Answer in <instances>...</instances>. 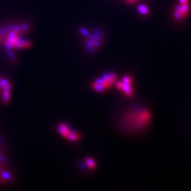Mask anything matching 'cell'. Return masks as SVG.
<instances>
[{"label":"cell","mask_w":191,"mask_h":191,"mask_svg":"<svg viewBox=\"0 0 191 191\" xmlns=\"http://www.w3.org/2000/svg\"><path fill=\"white\" fill-rule=\"evenodd\" d=\"M86 165L88 166V167L91 169H94L95 167H96V163H95L94 160H93L92 158H91V157L86 158Z\"/></svg>","instance_id":"obj_7"},{"label":"cell","mask_w":191,"mask_h":191,"mask_svg":"<svg viewBox=\"0 0 191 191\" xmlns=\"http://www.w3.org/2000/svg\"><path fill=\"white\" fill-rule=\"evenodd\" d=\"M57 130L62 136L70 141H77L80 139V134L77 132L70 130L69 127L65 124L60 123L57 126Z\"/></svg>","instance_id":"obj_3"},{"label":"cell","mask_w":191,"mask_h":191,"mask_svg":"<svg viewBox=\"0 0 191 191\" xmlns=\"http://www.w3.org/2000/svg\"><path fill=\"white\" fill-rule=\"evenodd\" d=\"M79 31L81 32V34H82L83 35H84V36H89V31L86 30V29L84 28H81L79 29Z\"/></svg>","instance_id":"obj_9"},{"label":"cell","mask_w":191,"mask_h":191,"mask_svg":"<svg viewBox=\"0 0 191 191\" xmlns=\"http://www.w3.org/2000/svg\"><path fill=\"white\" fill-rule=\"evenodd\" d=\"M138 11L140 14H147L148 13V9H147V7H145L144 5H140L138 7Z\"/></svg>","instance_id":"obj_8"},{"label":"cell","mask_w":191,"mask_h":191,"mask_svg":"<svg viewBox=\"0 0 191 191\" xmlns=\"http://www.w3.org/2000/svg\"><path fill=\"white\" fill-rule=\"evenodd\" d=\"M132 80L129 76H126L123 78L122 82V91H123L128 96H131L132 95V90L131 86Z\"/></svg>","instance_id":"obj_6"},{"label":"cell","mask_w":191,"mask_h":191,"mask_svg":"<svg viewBox=\"0 0 191 191\" xmlns=\"http://www.w3.org/2000/svg\"><path fill=\"white\" fill-rule=\"evenodd\" d=\"M116 79L117 76L114 73L104 74L102 77L98 79L93 83L92 89L98 91H104L115 84Z\"/></svg>","instance_id":"obj_2"},{"label":"cell","mask_w":191,"mask_h":191,"mask_svg":"<svg viewBox=\"0 0 191 191\" xmlns=\"http://www.w3.org/2000/svg\"><path fill=\"white\" fill-rule=\"evenodd\" d=\"M101 39H102V36H101V34L99 32H96V34L91 36L90 38L86 43L87 49L90 51H93L95 49L98 48L101 44Z\"/></svg>","instance_id":"obj_5"},{"label":"cell","mask_w":191,"mask_h":191,"mask_svg":"<svg viewBox=\"0 0 191 191\" xmlns=\"http://www.w3.org/2000/svg\"><path fill=\"white\" fill-rule=\"evenodd\" d=\"M151 115L146 109H140L130 111L125 116V120L127 125L133 130L142 129L148 125L150 122Z\"/></svg>","instance_id":"obj_1"},{"label":"cell","mask_w":191,"mask_h":191,"mask_svg":"<svg viewBox=\"0 0 191 191\" xmlns=\"http://www.w3.org/2000/svg\"><path fill=\"white\" fill-rule=\"evenodd\" d=\"M189 7L188 2H179V5L176 6L174 9L173 16L176 20L180 21L186 18L189 13Z\"/></svg>","instance_id":"obj_4"}]
</instances>
